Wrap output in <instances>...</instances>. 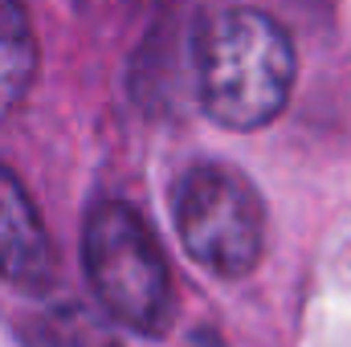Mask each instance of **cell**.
I'll list each match as a JSON object with an SVG mask.
<instances>
[{
	"instance_id": "obj_1",
	"label": "cell",
	"mask_w": 351,
	"mask_h": 347,
	"mask_svg": "<svg viewBox=\"0 0 351 347\" xmlns=\"http://www.w3.org/2000/svg\"><path fill=\"white\" fill-rule=\"evenodd\" d=\"M298 58L290 33L258 8H221L196 37V86L213 123L258 131L274 123L294 90Z\"/></svg>"
},
{
	"instance_id": "obj_2",
	"label": "cell",
	"mask_w": 351,
	"mask_h": 347,
	"mask_svg": "<svg viewBox=\"0 0 351 347\" xmlns=\"http://www.w3.org/2000/svg\"><path fill=\"white\" fill-rule=\"evenodd\" d=\"M82 265L98 307L135 335H160L172 323V270L152 225L123 200L90 208Z\"/></svg>"
},
{
	"instance_id": "obj_3",
	"label": "cell",
	"mask_w": 351,
	"mask_h": 347,
	"mask_svg": "<svg viewBox=\"0 0 351 347\" xmlns=\"http://www.w3.org/2000/svg\"><path fill=\"white\" fill-rule=\"evenodd\" d=\"M172 217L188 258L217 278H245L262 261V196L225 164H200L180 176L172 188Z\"/></svg>"
},
{
	"instance_id": "obj_4",
	"label": "cell",
	"mask_w": 351,
	"mask_h": 347,
	"mask_svg": "<svg viewBox=\"0 0 351 347\" xmlns=\"http://www.w3.org/2000/svg\"><path fill=\"white\" fill-rule=\"evenodd\" d=\"M53 274V246L45 233V221L21 184V176L8 164H0V278L37 290Z\"/></svg>"
},
{
	"instance_id": "obj_5",
	"label": "cell",
	"mask_w": 351,
	"mask_h": 347,
	"mask_svg": "<svg viewBox=\"0 0 351 347\" xmlns=\"http://www.w3.org/2000/svg\"><path fill=\"white\" fill-rule=\"evenodd\" d=\"M37 78V37L25 0H0V106L16 102Z\"/></svg>"
}]
</instances>
